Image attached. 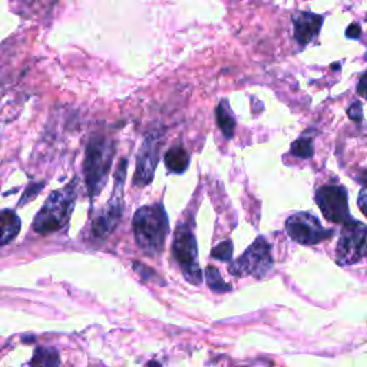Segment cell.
Here are the masks:
<instances>
[{
	"mask_svg": "<svg viewBox=\"0 0 367 367\" xmlns=\"http://www.w3.org/2000/svg\"><path fill=\"white\" fill-rule=\"evenodd\" d=\"M293 27H294V38L300 46H306L311 41L317 38L323 26L324 18L320 14H315L313 12H296L293 14Z\"/></svg>",
	"mask_w": 367,
	"mask_h": 367,
	"instance_id": "8fae6325",
	"label": "cell"
},
{
	"mask_svg": "<svg viewBox=\"0 0 367 367\" xmlns=\"http://www.w3.org/2000/svg\"><path fill=\"white\" fill-rule=\"evenodd\" d=\"M113 154V141L108 140L102 133H95L91 137L87 146L85 161H83V177H85L87 190L92 201L105 187Z\"/></svg>",
	"mask_w": 367,
	"mask_h": 367,
	"instance_id": "7a4b0ae2",
	"label": "cell"
},
{
	"mask_svg": "<svg viewBox=\"0 0 367 367\" xmlns=\"http://www.w3.org/2000/svg\"><path fill=\"white\" fill-rule=\"evenodd\" d=\"M273 269L271 245L264 237H257L243 256L230 265V273L236 277L254 276L263 278Z\"/></svg>",
	"mask_w": 367,
	"mask_h": 367,
	"instance_id": "8992f818",
	"label": "cell"
},
{
	"mask_svg": "<svg viewBox=\"0 0 367 367\" xmlns=\"http://www.w3.org/2000/svg\"><path fill=\"white\" fill-rule=\"evenodd\" d=\"M346 36L348 39H359L362 36V29L359 25L353 23V25H350L347 29H346Z\"/></svg>",
	"mask_w": 367,
	"mask_h": 367,
	"instance_id": "603a6c76",
	"label": "cell"
},
{
	"mask_svg": "<svg viewBox=\"0 0 367 367\" xmlns=\"http://www.w3.org/2000/svg\"><path fill=\"white\" fill-rule=\"evenodd\" d=\"M30 367H60V355L55 347H38L33 353Z\"/></svg>",
	"mask_w": 367,
	"mask_h": 367,
	"instance_id": "9a60e30c",
	"label": "cell"
},
{
	"mask_svg": "<svg viewBox=\"0 0 367 367\" xmlns=\"http://www.w3.org/2000/svg\"><path fill=\"white\" fill-rule=\"evenodd\" d=\"M359 207H360L362 212L367 216V186L362 190V192L359 195Z\"/></svg>",
	"mask_w": 367,
	"mask_h": 367,
	"instance_id": "cb8c5ba5",
	"label": "cell"
},
{
	"mask_svg": "<svg viewBox=\"0 0 367 367\" xmlns=\"http://www.w3.org/2000/svg\"><path fill=\"white\" fill-rule=\"evenodd\" d=\"M340 69V63H333L331 65V71H339Z\"/></svg>",
	"mask_w": 367,
	"mask_h": 367,
	"instance_id": "484cf974",
	"label": "cell"
},
{
	"mask_svg": "<svg viewBox=\"0 0 367 367\" xmlns=\"http://www.w3.org/2000/svg\"><path fill=\"white\" fill-rule=\"evenodd\" d=\"M144 367H162V366H161L159 362H157V360H151V362H148Z\"/></svg>",
	"mask_w": 367,
	"mask_h": 367,
	"instance_id": "d4e9b609",
	"label": "cell"
},
{
	"mask_svg": "<svg viewBox=\"0 0 367 367\" xmlns=\"http://www.w3.org/2000/svg\"><path fill=\"white\" fill-rule=\"evenodd\" d=\"M173 256L179 264L184 277L191 285H201L203 273L198 263L197 238L190 225L179 224L174 232Z\"/></svg>",
	"mask_w": 367,
	"mask_h": 367,
	"instance_id": "277c9868",
	"label": "cell"
},
{
	"mask_svg": "<svg viewBox=\"0 0 367 367\" xmlns=\"http://www.w3.org/2000/svg\"><path fill=\"white\" fill-rule=\"evenodd\" d=\"M132 228L138 247L146 256L158 257L170 231L168 216L162 204L144 205L133 214Z\"/></svg>",
	"mask_w": 367,
	"mask_h": 367,
	"instance_id": "6da1fadb",
	"label": "cell"
},
{
	"mask_svg": "<svg viewBox=\"0 0 367 367\" xmlns=\"http://www.w3.org/2000/svg\"><path fill=\"white\" fill-rule=\"evenodd\" d=\"M347 115H348L350 120L359 124L363 120V107H362V102L356 101V102H353L352 105H350L348 109H347Z\"/></svg>",
	"mask_w": 367,
	"mask_h": 367,
	"instance_id": "ffe728a7",
	"label": "cell"
},
{
	"mask_svg": "<svg viewBox=\"0 0 367 367\" xmlns=\"http://www.w3.org/2000/svg\"><path fill=\"white\" fill-rule=\"evenodd\" d=\"M76 181L47 197L45 205L33 220V230L42 236L52 234L69 224L75 208Z\"/></svg>",
	"mask_w": 367,
	"mask_h": 367,
	"instance_id": "3957f363",
	"label": "cell"
},
{
	"mask_svg": "<svg viewBox=\"0 0 367 367\" xmlns=\"http://www.w3.org/2000/svg\"><path fill=\"white\" fill-rule=\"evenodd\" d=\"M357 93L367 101V72H364L357 82Z\"/></svg>",
	"mask_w": 367,
	"mask_h": 367,
	"instance_id": "7402d4cb",
	"label": "cell"
},
{
	"mask_svg": "<svg viewBox=\"0 0 367 367\" xmlns=\"http://www.w3.org/2000/svg\"><path fill=\"white\" fill-rule=\"evenodd\" d=\"M315 203L324 219L331 223L346 224L353 220L348 214V195L343 186H324L319 188L315 192Z\"/></svg>",
	"mask_w": 367,
	"mask_h": 367,
	"instance_id": "ba28073f",
	"label": "cell"
},
{
	"mask_svg": "<svg viewBox=\"0 0 367 367\" xmlns=\"http://www.w3.org/2000/svg\"><path fill=\"white\" fill-rule=\"evenodd\" d=\"M363 256H364V257H367V244H366V247H364V252H363Z\"/></svg>",
	"mask_w": 367,
	"mask_h": 367,
	"instance_id": "4316f807",
	"label": "cell"
},
{
	"mask_svg": "<svg viewBox=\"0 0 367 367\" xmlns=\"http://www.w3.org/2000/svg\"><path fill=\"white\" fill-rule=\"evenodd\" d=\"M159 146L161 137L158 133H148L137 155V170L135 175H133V186L144 188L153 182L159 161Z\"/></svg>",
	"mask_w": 367,
	"mask_h": 367,
	"instance_id": "30bf717a",
	"label": "cell"
},
{
	"mask_svg": "<svg viewBox=\"0 0 367 367\" xmlns=\"http://www.w3.org/2000/svg\"><path fill=\"white\" fill-rule=\"evenodd\" d=\"M41 186H43V184H30V186L27 187V190H26V192H25V195L22 197V199H21V205H23L25 203H27L29 201V199L30 198H33V197H36L39 192H41V190H36L38 187H41Z\"/></svg>",
	"mask_w": 367,
	"mask_h": 367,
	"instance_id": "44dd1931",
	"label": "cell"
},
{
	"mask_svg": "<svg viewBox=\"0 0 367 367\" xmlns=\"http://www.w3.org/2000/svg\"><path fill=\"white\" fill-rule=\"evenodd\" d=\"M286 231L291 240L303 245L319 244L335 234V231L324 228L320 221L309 212H297L289 216Z\"/></svg>",
	"mask_w": 367,
	"mask_h": 367,
	"instance_id": "52a82bcc",
	"label": "cell"
},
{
	"mask_svg": "<svg viewBox=\"0 0 367 367\" xmlns=\"http://www.w3.org/2000/svg\"><path fill=\"white\" fill-rule=\"evenodd\" d=\"M290 153H291L294 157H297V158H303V159L311 158L313 154H314L313 140H311V138H307V137H302V138L296 140V141L291 144Z\"/></svg>",
	"mask_w": 367,
	"mask_h": 367,
	"instance_id": "e0dca14e",
	"label": "cell"
},
{
	"mask_svg": "<svg viewBox=\"0 0 367 367\" xmlns=\"http://www.w3.org/2000/svg\"><path fill=\"white\" fill-rule=\"evenodd\" d=\"M0 221H2V241H0V244H2V247H5L19 234L22 223L18 214L8 208L2 211Z\"/></svg>",
	"mask_w": 367,
	"mask_h": 367,
	"instance_id": "5bb4252c",
	"label": "cell"
},
{
	"mask_svg": "<svg viewBox=\"0 0 367 367\" xmlns=\"http://www.w3.org/2000/svg\"><path fill=\"white\" fill-rule=\"evenodd\" d=\"M205 278H207V285L214 293H227L231 290V286L227 285V282L223 280L220 271L215 269L214 265H208L207 271H205Z\"/></svg>",
	"mask_w": 367,
	"mask_h": 367,
	"instance_id": "2e32d148",
	"label": "cell"
},
{
	"mask_svg": "<svg viewBox=\"0 0 367 367\" xmlns=\"http://www.w3.org/2000/svg\"><path fill=\"white\" fill-rule=\"evenodd\" d=\"M212 258L215 260H220V261H231L232 260V243L231 240H225L223 243H220L216 247H214L212 253H211Z\"/></svg>",
	"mask_w": 367,
	"mask_h": 367,
	"instance_id": "ac0fdd59",
	"label": "cell"
},
{
	"mask_svg": "<svg viewBox=\"0 0 367 367\" xmlns=\"http://www.w3.org/2000/svg\"><path fill=\"white\" fill-rule=\"evenodd\" d=\"M126 171H128V158H122L118 164V168L115 171V186L109 201L92 225L93 236L98 238L108 237L121 220L124 208V184L126 178Z\"/></svg>",
	"mask_w": 367,
	"mask_h": 367,
	"instance_id": "5b68a950",
	"label": "cell"
},
{
	"mask_svg": "<svg viewBox=\"0 0 367 367\" xmlns=\"http://www.w3.org/2000/svg\"><path fill=\"white\" fill-rule=\"evenodd\" d=\"M367 238V227L356 220L343 224L342 236L337 245V263L350 265L357 263L364 252Z\"/></svg>",
	"mask_w": 367,
	"mask_h": 367,
	"instance_id": "9c48e42d",
	"label": "cell"
},
{
	"mask_svg": "<svg viewBox=\"0 0 367 367\" xmlns=\"http://www.w3.org/2000/svg\"><path fill=\"white\" fill-rule=\"evenodd\" d=\"M215 120H216V125H219V128L223 132V135L227 140H231L232 137H234V132L237 128V120H236L234 113H232V109L227 99H221L220 104L216 105Z\"/></svg>",
	"mask_w": 367,
	"mask_h": 367,
	"instance_id": "7c38bea8",
	"label": "cell"
},
{
	"mask_svg": "<svg viewBox=\"0 0 367 367\" xmlns=\"http://www.w3.org/2000/svg\"><path fill=\"white\" fill-rule=\"evenodd\" d=\"M133 270H135L142 280L145 281H154V282H158V285H162L165 286V282L162 281V278L155 273L153 271V269H148L146 265H144L142 263H133Z\"/></svg>",
	"mask_w": 367,
	"mask_h": 367,
	"instance_id": "d6986e66",
	"label": "cell"
},
{
	"mask_svg": "<svg viewBox=\"0 0 367 367\" xmlns=\"http://www.w3.org/2000/svg\"><path fill=\"white\" fill-rule=\"evenodd\" d=\"M164 164L166 168H168V171L174 174L186 173L190 165V155L187 149L181 145L168 149L164 155Z\"/></svg>",
	"mask_w": 367,
	"mask_h": 367,
	"instance_id": "4fadbf2b",
	"label": "cell"
}]
</instances>
